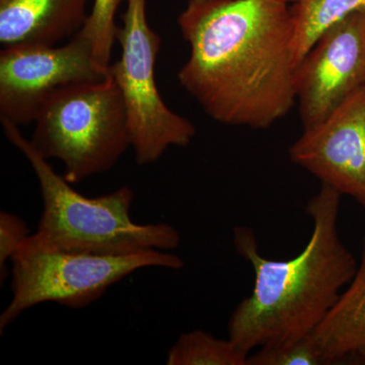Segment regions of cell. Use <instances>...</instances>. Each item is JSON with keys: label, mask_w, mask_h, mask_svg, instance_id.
I'll return each mask as SVG.
<instances>
[{"label": "cell", "mask_w": 365, "mask_h": 365, "mask_svg": "<svg viewBox=\"0 0 365 365\" xmlns=\"http://www.w3.org/2000/svg\"><path fill=\"white\" fill-rule=\"evenodd\" d=\"M285 0H188L178 18L189 57L178 72L211 119L266 129L297 105L294 21Z\"/></svg>", "instance_id": "obj_1"}, {"label": "cell", "mask_w": 365, "mask_h": 365, "mask_svg": "<svg viewBox=\"0 0 365 365\" xmlns=\"http://www.w3.org/2000/svg\"><path fill=\"white\" fill-rule=\"evenodd\" d=\"M341 197L322 184L307 205L311 237L290 260L265 258L251 228H235V248L255 274L253 292L228 322V339L242 351L312 335L354 277L359 262L338 232Z\"/></svg>", "instance_id": "obj_2"}, {"label": "cell", "mask_w": 365, "mask_h": 365, "mask_svg": "<svg viewBox=\"0 0 365 365\" xmlns=\"http://www.w3.org/2000/svg\"><path fill=\"white\" fill-rule=\"evenodd\" d=\"M1 121L7 140L25 155L39 181L43 212L35 235L53 248L106 256L170 251L181 242L169 223L139 225L131 220L133 190L123 186L106 195H81L37 153L20 127Z\"/></svg>", "instance_id": "obj_3"}, {"label": "cell", "mask_w": 365, "mask_h": 365, "mask_svg": "<svg viewBox=\"0 0 365 365\" xmlns=\"http://www.w3.org/2000/svg\"><path fill=\"white\" fill-rule=\"evenodd\" d=\"M34 124L33 148L47 160L62 162L71 184L104 174L131 148L123 96L110 72L56 91Z\"/></svg>", "instance_id": "obj_4"}, {"label": "cell", "mask_w": 365, "mask_h": 365, "mask_svg": "<svg viewBox=\"0 0 365 365\" xmlns=\"http://www.w3.org/2000/svg\"><path fill=\"white\" fill-rule=\"evenodd\" d=\"M11 302L0 316V332L28 309L55 302L68 309L90 306L113 285L140 269L180 270L184 261L165 251L106 256L53 248L29 235L11 260Z\"/></svg>", "instance_id": "obj_5"}, {"label": "cell", "mask_w": 365, "mask_h": 365, "mask_svg": "<svg viewBox=\"0 0 365 365\" xmlns=\"http://www.w3.org/2000/svg\"><path fill=\"white\" fill-rule=\"evenodd\" d=\"M125 2L123 25L116 35L121 57L111 64L109 72L123 96L135 162L151 165L172 146H188L196 128L173 112L158 91L155 66L162 40L148 24L146 0Z\"/></svg>", "instance_id": "obj_6"}, {"label": "cell", "mask_w": 365, "mask_h": 365, "mask_svg": "<svg viewBox=\"0 0 365 365\" xmlns=\"http://www.w3.org/2000/svg\"><path fill=\"white\" fill-rule=\"evenodd\" d=\"M108 74L96 66L91 41L81 31L59 47H4L0 52V120L19 127L34 123L42 106L56 91Z\"/></svg>", "instance_id": "obj_7"}, {"label": "cell", "mask_w": 365, "mask_h": 365, "mask_svg": "<svg viewBox=\"0 0 365 365\" xmlns=\"http://www.w3.org/2000/svg\"><path fill=\"white\" fill-rule=\"evenodd\" d=\"M365 85V14L327 29L295 68L297 104L304 128L328 117Z\"/></svg>", "instance_id": "obj_8"}, {"label": "cell", "mask_w": 365, "mask_h": 365, "mask_svg": "<svg viewBox=\"0 0 365 365\" xmlns=\"http://www.w3.org/2000/svg\"><path fill=\"white\" fill-rule=\"evenodd\" d=\"M288 153L322 184L365 208V85L323 121L304 128Z\"/></svg>", "instance_id": "obj_9"}, {"label": "cell", "mask_w": 365, "mask_h": 365, "mask_svg": "<svg viewBox=\"0 0 365 365\" xmlns=\"http://www.w3.org/2000/svg\"><path fill=\"white\" fill-rule=\"evenodd\" d=\"M90 0H0V43L56 45L85 25Z\"/></svg>", "instance_id": "obj_10"}, {"label": "cell", "mask_w": 365, "mask_h": 365, "mask_svg": "<svg viewBox=\"0 0 365 365\" xmlns=\"http://www.w3.org/2000/svg\"><path fill=\"white\" fill-rule=\"evenodd\" d=\"M312 336L324 365H365V237L354 277Z\"/></svg>", "instance_id": "obj_11"}, {"label": "cell", "mask_w": 365, "mask_h": 365, "mask_svg": "<svg viewBox=\"0 0 365 365\" xmlns=\"http://www.w3.org/2000/svg\"><path fill=\"white\" fill-rule=\"evenodd\" d=\"M292 13L297 66L327 29L353 14H365V0H302L294 4Z\"/></svg>", "instance_id": "obj_12"}, {"label": "cell", "mask_w": 365, "mask_h": 365, "mask_svg": "<svg viewBox=\"0 0 365 365\" xmlns=\"http://www.w3.org/2000/svg\"><path fill=\"white\" fill-rule=\"evenodd\" d=\"M249 353L232 340L218 339L203 330L184 333L168 352V365H248Z\"/></svg>", "instance_id": "obj_13"}, {"label": "cell", "mask_w": 365, "mask_h": 365, "mask_svg": "<svg viewBox=\"0 0 365 365\" xmlns=\"http://www.w3.org/2000/svg\"><path fill=\"white\" fill-rule=\"evenodd\" d=\"M126 0H93L81 32L91 41L93 61L101 71L109 73L113 46L116 41L118 26L116 14Z\"/></svg>", "instance_id": "obj_14"}, {"label": "cell", "mask_w": 365, "mask_h": 365, "mask_svg": "<svg viewBox=\"0 0 365 365\" xmlns=\"http://www.w3.org/2000/svg\"><path fill=\"white\" fill-rule=\"evenodd\" d=\"M248 365H324V362L313 336L309 335L262 346L258 352L249 355Z\"/></svg>", "instance_id": "obj_15"}, {"label": "cell", "mask_w": 365, "mask_h": 365, "mask_svg": "<svg viewBox=\"0 0 365 365\" xmlns=\"http://www.w3.org/2000/svg\"><path fill=\"white\" fill-rule=\"evenodd\" d=\"M31 235L28 225L20 216L1 211L0 212V275L6 279L7 262L11 261L21 242Z\"/></svg>", "instance_id": "obj_16"}, {"label": "cell", "mask_w": 365, "mask_h": 365, "mask_svg": "<svg viewBox=\"0 0 365 365\" xmlns=\"http://www.w3.org/2000/svg\"><path fill=\"white\" fill-rule=\"evenodd\" d=\"M288 4H297V2L302 1V0H285Z\"/></svg>", "instance_id": "obj_17"}]
</instances>
